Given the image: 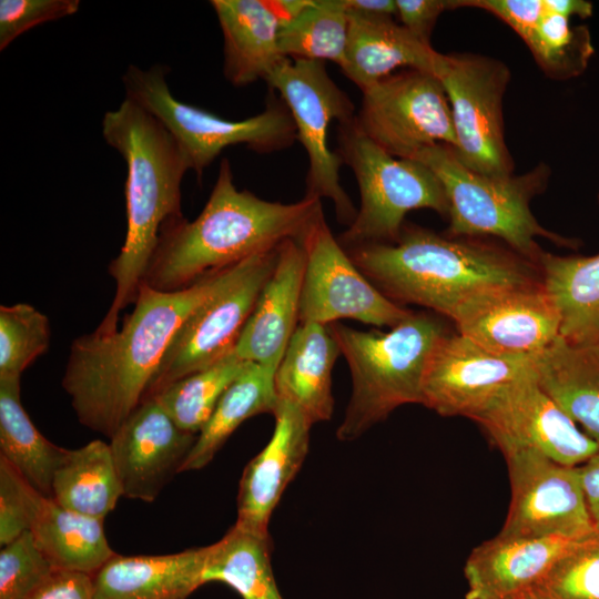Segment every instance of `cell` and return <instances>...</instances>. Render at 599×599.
Here are the masks:
<instances>
[{"mask_svg": "<svg viewBox=\"0 0 599 599\" xmlns=\"http://www.w3.org/2000/svg\"><path fill=\"white\" fill-rule=\"evenodd\" d=\"M348 35L344 0H307L278 31L283 57L342 63Z\"/></svg>", "mask_w": 599, "mask_h": 599, "instance_id": "34", "label": "cell"}, {"mask_svg": "<svg viewBox=\"0 0 599 599\" xmlns=\"http://www.w3.org/2000/svg\"><path fill=\"white\" fill-rule=\"evenodd\" d=\"M572 540L561 537H496L468 556L466 599H507L537 582Z\"/></svg>", "mask_w": 599, "mask_h": 599, "instance_id": "23", "label": "cell"}, {"mask_svg": "<svg viewBox=\"0 0 599 599\" xmlns=\"http://www.w3.org/2000/svg\"><path fill=\"white\" fill-rule=\"evenodd\" d=\"M345 251L390 301L425 306L449 318L479 293L541 282L538 267L517 253L416 225H404L393 243H367Z\"/></svg>", "mask_w": 599, "mask_h": 599, "instance_id": "3", "label": "cell"}, {"mask_svg": "<svg viewBox=\"0 0 599 599\" xmlns=\"http://www.w3.org/2000/svg\"><path fill=\"white\" fill-rule=\"evenodd\" d=\"M30 599H95L92 576L55 570Z\"/></svg>", "mask_w": 599, "mask_h": 599, "instance_id": "43", "label": "cell"}, {"mask_svg": "<svg viewBox=\"0 0 599 599\" xmlns=\"http://www.w3.org/2000/svg\"><path fill=\"white\" fill-rule=\"evenodd\" d=\"M276 257L277 247L253 255L240 276L187 318L166 351L144 400L235 349Z\"/></svg>", "mask_w": 599, "mask_h": 599, "instance_id": "14", "label": "cell"}, {"mask_svg": "<svg viewBox=\"0 0 599 599\" xmlns=\"http://www.w3.org/2000/svg\"><path fill=\"white\" fill-rule=\"evenodd\" d=\"M352 376V394L336 436L354 440L405 404H422L430 355L447 334L427 313L413 312L388 332H363L338 323L327 325Z\"/></svg>", "mask_w": 599, "mask_h": 599, "instance_id": "5", "label": "cell"}, {"mask_svg": "<svg viewBox=\"0 0 599 599\" xmlns=\"http://www.w3.org/2000/svg\"><path fill=\"white\" fill-rule=\"evenodd\" d=\"M166 74V68L162 65L148 70L129 65L122 78L126 99L163 124L199 181L204 170L229 146L244 144L266 154L286 149L297 140L291 112L274 93H270L261 113L244 120H229L175 99Z\"/></svg>", "mask_w": 599, "mask_h": 599, "instance_id": "7", "label": "cell"}, {"mask_svg": "<svg viewBox=\"0 0 599 599\" xmlns=\"http://www.w3.org/2000/svg\"><path fill=\"white\" fill-rule=\"evenodd\" d=\"M507 599H540L531 590L526 589L521 592H518Z\"/></svg>", "mask_w": 599, "mask_h": 599, "instance_id": "47", "label": "cell"}, {"mask_svg": "<svg viewBox=\"0 0 599 599\" xmlns=\"http://www.w3.org/2000/svg\"><path fill=\"white\" fill-rule=\"evenodd\" d=\"M355 123L398 159H414L435 144L457 146L450 105L434 74L404 69L363 90Z\"/></svg>", "mask_w": 599, "mask_h": 599, "instance_id": "11", "label": "cell"}, {"mask_svg": "<svg viewBox=\"0 0 599 599\" xmlns=\"http://www.w3.org/2000/svg\"><path fill=\"white\" fill-rule=\"evenodd\" d=\"M288 108L298 142L308 158L307 197L329 199L338 222L349 226L357 210L339 181V154L327 143L332 120L339 124L355 119V106L328 75L323 61L286 58L266 80Z\"/></svg>", "mask_w": 599, "mask_h": 599, "instance_id": "9", "label": "cell"}, {"mask_svg": "<svg viewBox=\"0 0 599 599\" xmlns=\"http://www.w3.org/2000/svg\"><path fill=\"white\" fill-rule=\"evenodd\" d=\"M504 457L511 498L500 535L576 540L596 530L578 467L530 450Z\"/></svg>", "mask_w": 599, "mask_h": 599, "instance_id": "15", "label": "cell"}, {"mask_svg": "<svg viewBox=\"0 0 599 599\" xmlns=\"http://www.w3.org/2000/svg\"><path fill=\"white\" fill-rule=\"evenodd\" d=\"M461 7L478 8L493 13L525 42L546 12L544 0H450V9Z\"/></svg>", "mask_w": 599, "mask_h": 599, "instance_id": "41", "label": "cell"}, {"mask_svg": "<svg viewBox=\"0 0 599 599\" xmlns=\"http://www.w3.org/2000/svg\"><path fill=\"white\" fill-rule=\"evenodd\" d=\"M251 365L233 349L211 366L190 374L150 398L169 414L184 432L199 435L220 398Z\"/></svg>", "mask_w": 599, "mask_h": 599, "instance_id": "33", "label": "cell"}, {"mask_svg": "<svg viewBox=\"0 0 599 599\" xmlns=\"http://www.w3.org/2000/svg\"><path fill=\"white\" fill-rule=\"evenodd\" d=\"M21 376L0 377V456L41 495L52 496V481L68 449L49 441L20 400Z\"/></svg>", "mask_w": 599, "mask_h": 599, "instance_id": "30", "label": "cell"}, {"mask_svg": "<svg viewBox=\"0 0 599 599\" xmlns=\"http://www.w3.org/2000/svg\"><path fill=\"white\" fill-rule=\"evenodd\" d=\"M55 571L30 530L0 550V599H30Z\"/></svg>", "mask_w": 599, "mask_h": 599, "instance_id": "38", "label": "cell"}, {"mask_svg": "<svg viewBox=\"0 0 599 599\" xmlns=\"http://www.w3.org/2000/svg\"><path fill=\"white\" fill-rule=\"evenodd\" d=\"M305 264L300 240L288 238L277 246L275 266L236 343L240 358L277 369L300 323Z\"/></svg>", "mask_w": 599, "mask_h": 599, "instance_id": "20", "label": "cell"}, {"mask_svg": "<svg viewBox=\"0 0 599 599\" xmlns=\"http://www.w3.org/2000/svg\"><path fill=\"white\" fill-rule=\"evenodd\" d=\"M122 496L110 446L100 439L68 449L53 476L51 498L84 516L103 520Z\"/></svg>", "mask_w": 599, "mask_h": 599, "instance_id": "31", "label": "cell"}, {"mask_svg": "<svg viewBox=\"0 0 599 599\" xmlns=\"http://www.w3.org/2000/svg\"><path fill=\"white\" fill-rule=\"evenodd\" d=\"M50 344L49 318L27 303L0 306V377L22 372Z\"/></svg>", "mask_w": 599, "mask_h": 599, "instance_id": "36", "label": "cell"}, {"mask_svg": "<svg viewBox=\"0 0 599 599\" xmlns=\"http://www.w3.org/2000/svg\"><path fill=\"white\" fill-rule=\"evenodd\" d=\"M338 143V154L354 172L361 195L355 220L337 237L344 248L395 242L413 210L429 209L448 217L443 183L427 165L388 154L358 129L355 119L339 124Z\"/></svg>", "mask_w": 599, "mask_h": 599, "instance_id": "8", "label": "cell"}, {"mask_svg": "<svg viewBox=\"0 0 599 599\" xmlns=\"http://www.w3.org/2000/svg\"><path fill=\"white\" fill-rule=\"evenodd\" d=\"M197 435L182 430L154 398H146L110 438L123 496L153 501L181 471Z\"/></svg>", "mask_w": 599, "mask_h": 599, "instance_id": "18", "label": "cell"}, {"mask_svg": "<svg viewBox=\"0 0 599 599\" xmlns=\"http://www.w3.org/2000/svg\"><path fill=\"white\" fill-rule=\"evenodd\" d=\"M451 319L459 334L500 355L534 357L560 333V318L541 282L479 293Z\"/></svg>", "mask_w": 599, "mask_h": 599, "instance_id": "16", "label": "cell"}, {"mask_svg": "<svg viewBox=\"0 0 599 599\" xmlns=\"http://www.w3.org/2000/svg\"><path fill=\"white\" fill-rule=\"evenodd\" d=\"M268 531L234 524L222 539L206 547L203 583L219 581L242 599H284L271 564Z\"/></svg>", "mask_w": 599, "mask_h": 599, "instance_id": "29", "label": "cell"}, {"mask_svg": "<svg viewBox=\"0 0 599 599\" xmlns=\"http://www.w3.org/2000/svg\"><path fill=\"white\" fill-rule=\"evenodd\" d=\"M546 11L570 18H587L592 13V4L582 0H544Z\"/></svg>", "mask_w": 599, "mask_h": 599, "instance_id": "46", "label": "cell"}, {"mask_svg": "<svg viewBox=\"0 0 599 599\" xmlns=\"http://www.w3.org/2000/svg\"><path fill=\"white\" fill-rule=\"evenodd\" d=\"M528 589L540 599H599V531L572 540Z\"/></svg>", "mask_w": 599, "mask_h": 599, "instance_id": "35", "label": "cell"}, {"mask_svg": "<svg viewBox=\"0 0 599 599\" xmlns=\"http://www.w3.org/2000/svg\"><path fill=\"white\" fill-rule=\"evenodd\" d=\"M339 354L327 325L298 323L275 373L277 400L295 407L312 425L331 419L332 369Z\"/></svg>", "mask_w": 599, "mask_h": 599, "instance_id": "24", "label": "cell"}, {"mask_svg": "<svg viewBox=\"0 0 599 599\" xmlns=\"http://www.w3.org/2000/svg\"><path fill=\"white\" fill-rule=\"evenodd\" d=\"M347 11L365 16L393 17L397 13L395 0H344Z\"/></svg>", "mask_w": 599, "mask_h": 599, "instance_id": "45", "label": "cell"}, {"mask_svg": "<svg viewBox=\"0 0 599 599\" xmlns=\"http://www.w3.org/2000/svg\"><path fill=\"white\" fill-rule=\"evenodd\" d=\"M30 531L55 570L93 576L115 555L102 519L65 509L50 497H43Z\"/></svg>", "mask_w": 599, "mask_h": 599, "instance_id": "28", "label": "cell"}, {"mask_svg": "<svg viewBox=\"0 0 599 599\" xmlns=\"http://www.w3.org/2000/svg\"><path fill=\"white\" fill-rule=\"evenodd\" d=\"M414 160L427 165L443 183L449 203L450 236H496L536 266L544 252L536 237L567 243L544 229L530 211V201L549 182L547 164L539 163L521 175L491 177L466 167L446 144L423 149Z\"/></svg>", "mask_w": 599, "mask_h": 599, "instance_id": "6", "label": "cell"}, {"mask_svg": "<svg viewBox=\"0 0 599 599\" xmlns=\"http://www.w3.org/2000/svg\"><path fill=\"white\" fill-rule=\"evenodd\" d=\"M436 78L449 101L457 140L451 150L458 161L486 176L512 175L502 118L508 67L474 53L444 54Z\"/></svg>", "mask_w": 599, "mask_h": 599, "instance_id": "10", "label": "cell"}, {"mask_svg": "<svg viewBox=\"0 0 599 599\" xmlns=\"http://www.w3.org/2000/svg\"><path fill=\"white\" fill-rule=\"evenodd\" d=\"M206 547L111 557L93 576L95 599H186L203 586Z\"/></svg>", "mask_w": 599, "mask_h": 599, "instance_id": "25", "label": "cell"}, {"mask_svg": "<svg viewBox=\"0 0 599 599\" xmlns=\"http://www.w3.org/2000/svg\"><path fill=\"white\" fill-rule=\"evenodd\" d=\"M267 445L246 465L237 494L236 525L267 531L285 488L298 473L309 445L312 424L295 407L278 402Z\"/></svg>", "mask_w": 599, "mask_h": 599, "instance_id": "21", "label": "cell"}, {"mask_svg": "<svg viewBox=\"0 0 599 599\" xmlns=\"http://www.w3.org/2000/svg\"><path fill=\"white\" fill-rule=\"evenodd\" d=\"M537 267L560 318L559 335L599 344V254L558 256L542 252Z\"/></svg>", "mask_w": 599, "mask_h": 599, "instance_id": "27", "label": "cell"}, {"mask_svg": "<svg viewBox=\"0 0 599 599\" xmlns=\"http://www.w3.org/2000/svg\"><path fill=\"white\" fill-rule=\"evenodd\" d=\"M322 212L316 197L285 204L238 190L224 158L200 215L191 222L184 216L171 219L162 226L143 282L165 292L187 287L285 240H300Z\"/></svg>", "mask_w": 599, "mask_h": 599, "instance_id": "2", "label": "cell"}, {"mask_svg": "<svg viewBox=\"0 0 599 599\" xmlns=\"http://www.w3.org/2000/svg\"><path fill=\"white\" fill-rule=\"evenodd\" d=\"M469 418L502 455L530 450L578 467L599 449V443L540 388L535 370L500 387Z\"/></svg>", "mask_w": 599, "mask_h": 599, "instance_id": "13", "label": "cell"}, {"mask_svg": "<svg viewBox=\"0 0 599 599\" xmlns=\"http://www.w3.org/2000/svg\"><path fill=\"white\" fill-rule=\"evenodd\" d=\"M397 14L412 34L430 44L434 26L443 11L450 9V0H395Z\"/></svg>", "mask_w": 599, "mask_h": 599, "instance_id": "42", "label": "cell"}, {"mask_svg": "<svg viewBox=\"0 0 599 599\" xmlns=\"http://www.w3.org/2000/svg\"><path fill=\"white\" fill-rule=\"evenodd\" d=\"M251 257L177 291H159L142 282L120 331L75 338L62 386L79 422L111 438L144 400L183 324L240 276Z\"/></svg>", "mask_w": 599, "mask_h": 599, "instance_id": "1", "label": "cell"}, {"mask_svg": "<svg viewBox=\"0 0 599 599\" xmlns=\"http://www.w3.org/2000/svg\"><path fill=\"white\" fill-rule=\"evenodd\" d=\"M578 469L592 522L599 531V449Z\"/></svg>", "mask_w": 599, "mask_h": 599, "instance_id": "44", "label": "cell"}, {"mask_svg": "<svg viewBox=\"0 0 599 599\" xmlns=\"http://www.w3.org/2000/svg\"><path fill=\"white\" fill-rule=\"evenodd\" d=\"M276 369L251 363L226 389L183 463L181 471L205 467L232 433L247 418L273 414L277 406Z\"/></svg>", "mask_w": 599, "mask_h": 599, "instance_id": "32", "label": "cell"}, {"mask_svg": "<svg viewBox=\"0 0 599 599\" xmlns=\"http://www.w3.org/2000/svg\"><path fill=\"white\" fill-rule=\"evenodd\" d=\"M534 368L540 388L599 443V344L559 335L534 356Z\"/></svg>", "mask_w": 599, "mask_h": 599, "instance_id": "26", "label": "cell"}, {"mask_svg": "<svg viewBox=\"0 0 599 599\" xmlns=\"http://www.w3.org/2000/svg\"><path fill=\"white\" fill-rule=\"evenodd\" d=\"M79 0H1L0 50L31 28L78 12Z\"/></svg>", "mask_w": 599, "mask_h": 599, "instance_id": "40", "label": "cell"}, {"mask_svg": "<svg viewBox=\"0 0 599 599\" xmlns=\"http://www.w3.org/2000/svg\"><path fill=\"white\" fill-rule=\"evenodd\" d=\"M102 135L126 163V234L110 263L115 294L98 332L118 331L120 312L134 303L162 226L182 217L181 185L190 165L163 124L130 99L102 119Z\"/></svg>", "mask_w": 599, "mask_h": 599, "instance_id": "4", "label": "cell"}, {"mask_svg": "<svg viewBox=\"0 0 599 599\" xmlns=\"http://www.w3.org/2000/svg\"><path fill=\"white\" fill-rule=\"evenodd\" d=\"M35 488L0 456V545L31 529L43 499Z\"/></svg>", "mask_w": 599, "mask_h": 599, "instance_id": "39", "label": "cell"}, {"mask_svg": "<svg viewBox=\"0 0 599 599\" xmlns=\"http://www.w3.org/2000/svg\"><path fill=\"white\" fill-rule=\"evenodd\" d=\"M300 242L306 260L300 323L328 325L349 318L392 328L413 313L386 297L359 272L333 236L323 212Z\"/></svg>", "mask_w": 599, "mask_h": 599, "instance_id": "12", "label": "cell"}, {"mask_svg": "<svg viewBox=\"0 0 599 599\" xmlns=\"http://www.w3.org/2000/svg\"><path fill=\"white\" fill-rule=\"evenodd\" d=\"M307 0H212L224 39L223 71L235 87L267 80L282 63L281 26Z\"/></svg>", "mask_w": 599, "mask_h": 599, "instance_id": "19", "label": "cell"}, {"mask_svg": "<svg viewBox=\"0 0 599 599\" xmlns=\"http://www.w3.org/2000/svg\"><path fill=\"white\" fill-rule=\"evenodd\" d=\"M347 12V44L339 67L362 91L399 68L436 77L444 54L430 44L418 40L392 17Z\"/></svg>", "mask_w": 599, "mask_h": 599, "instance_id": "22", "label": "cell"}, {"mask_svg": "<svg viewBox=\"0 0 599 599\" xmlns=\"http://www.w3.org/2000/svg\"><path fill=\"white\" fill-rule=\"evenodd\" d=\"M569 24V18L546 11L526 44L540 68L550 77H569L585 65L586 43Z\"/></svg>", "mask_w": 599, "mask_h": 599, "instance_id": "37", "label": "cell"}, {"mask_svg": "<svg viewBox=\"0 0 599 599\" xmlns=\"http://www.w3.org/2000/svg\"><path fill=\"white\" fill-rule=\"evenodd\" d=\"M534 370V357L496 354L447 333L428 361L422 404L441 416L469 418L500 387Z\"/></svg>", "mask_w": 599, "mask_h": 599, "instance_id": "17", "label": "cell"}]
</instances>
